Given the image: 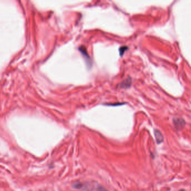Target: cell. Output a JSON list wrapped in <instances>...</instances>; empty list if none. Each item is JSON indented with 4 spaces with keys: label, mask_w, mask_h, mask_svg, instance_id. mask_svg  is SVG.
Masks as SVG:
<instances>
[{
    "label": "cell",
    "mask_w": 191,
    "mask_h": 191,
    "mask_svg": "<svg viewBox=\"0 0 191 191\" xmlns=\"http://www.w3.org/2000/svg\"><path fill=\"white\" fill-rule=\"evenodd\" d=\"M75 190H83L84 191H107L100 186L95 185L91 183L75 182L72 186Z\"/></svg>",
    "instance_id": "cell-1"
},
{
    "label": "cell",
    "mask_w": 191,
    "mask_h": 191,
    "mask_svg": "<svg viewBox=\"0 0 191 191\" xmlns=\"http://www.w3.org/2000/svg\"><path fill=\"white\" fill-rule=\"evenodd\" d=\"M78 51L81 53V54L84 57V58L85 59V61L86 62L87 67H91L92 66V61L90 56L89 55L88 53L87 52V48L84 46H81L78 48Z\"/></svg>",
    "instance_id": "cell-2"
},
{
    "label": "cell",
    "mask_w": 191,
    "mask_h": 191,
    "mask_svg": "<svg viewBox=\"0 0 191 191\" xmlns=\"http://www.w3.org/2000/svg\"><path fill=\"white\" fill-rule=\"evenodd\" d=\"M174 125L176 128L177 130H182L183 128L186 125V122L184 120L181 118H174Z\"/></svg>",
    "instance_id": "cell-3"
},
{
    "label": "cell",
    "mask_w": 191,
    "mask_h": 191,
    "mask_svg": "<svg viewBox=\"0 0 191 191\" xmlns=\"http://www.w3.org/2000/svg\"><path fill=\"white\" fill-rule=\"evenodd\" d=\"M132 84V80L131 78H128L126 80H123L122 82L119 84V87L120 89H127L130 88Z\"/></svg>",
    "instance_id": "cell-4"
},
{
    "label": "cell",
    "mask_w": 191,
    "mask_h": 191,
    "mask_svg": "<svg viewBox=\"0 0 191 191\" xmlns=\"http://www.w3.org/2000/svg\"><path fill=\"white\" fill-rule=\"evenodd\" d=\"M155 139H156V142L158 144L162 143L164 140L163 136L161 134L160 132L157 130H155Z\"/></svg>",
    "instance_id": "cell-5"
},
{
    "label": "cell",
    "mask_w": 191,
    "mask_h": 191,
    "mask_svg": "<svg viewBox=\"0 0 191 191\" xmlns=\"http://www.w3.org/2000/svg\"><path fill=\"white\" fill-rule=\"evenodd\" d=\"M128 48L127 46H122L121 48H119V52L120 56H122L124 54V53H125V52L128 50Z\"/></svg>",
    "instance_id": "cell-6"
},
{
    "label": "cell",
    "mask_w": 191,
    "mask_h": 191,
    "mask_svg": "<svg viewBox=\"0 0 191 191\" xmlns=\"http://www.w3.org/2000/svg\"><path fill=\"white\" fill-rule=\"evenodd\" d=\"M125 104V103H116L115 104H105V105H111V106H118V105H123Z\"/></svg>",
    "instance_id": "cell-7"
},
{
    "label": "cell",
    "mask_w": 191,
    "mask_h": 191,
    "mask_svg": "<svg viewBox=\"0 0 191 191\" xmlns=\"http://www.w3.org/2000/svg\"><path fill=\"white\" fill-rule=\"evenodd\" d=\"M184 191V190H181V191Z\"/></svg>",
    "instance_id": "cell-8"
}]
</instances>
